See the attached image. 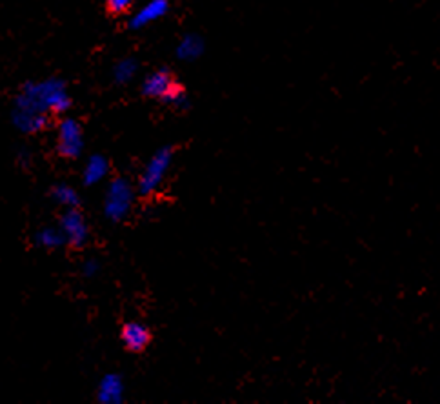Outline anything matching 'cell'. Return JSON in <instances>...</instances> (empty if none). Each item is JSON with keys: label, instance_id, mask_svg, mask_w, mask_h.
I'll return each instance as SVG.
<instances>
[{"label": "cell", "instance_id": "cell-3", "mask_svg": "<svg viewBox=\"0 0 440 404\" xmlns=\"http://www.w3.org/2000/svg\"><path fill=\"white\" fill-rule=\"evenodd\" d=\"M60 230L67 239V244L73 248H81L87 241V224L78 208H67L66 213L60 217Z\"/></svg>", "mask_w": 440, "mask_h": 404}, {"label": "cell", "instance_id": "cell-15", "mask_svg": "<svg viewBox=\"0 0 440 404\" xmlns=\"http://www.w3.org/2000/svg\"><path fill=\"white\" fill-rule=\"evenodd\" d=\"M99 271V262L96 260H87L86 264H84V268H82V275L84 277H95V273Z\"/></svg>", "mask_w": 440, "mask_h": 404}, {"label": "cell", "instance_id": "cell-9", "mask_svg": "<svg viewBox=\"0 0 440 404\" xmlns=\"http://www.w3.org/2000/svg\"><path fill=\"white\" fill-rule=\"evenodd\" d=\"M67 242L66 235L60 228H42L35 233V244L44 250H57Z\"/></svg>", "mask_w": 440, "mask_h": 404}, {"label": "cell", "instance_id": "cell-5", "mask_svg": "<svg viewBox=\"0 0 440 404\" xmlns=\"http://www.w3.org/2000/svg\"><path fill=\"white\" fill-rule=\"evenodd\" d=\"M96 401L102 404H120L124 401V380L119 373H108L102 377L96 390Z\"/></svg>", "mask_w": 440, "mask_h": 404}, {"label": "cell", "instance_id": "cell-6", "mask_svg": "<svg viewBox=\"0 0 440 404\" xmlns=\"http://www.w3.org/2000/svg\"><path fill=\"white\" fill-rule=\"evenodd\" d=\"M120 339L124 342V346L128 348L133 353H139V351L146 350V346L151 341V333L144 324L140 323H128L122 326V332H120Z\"/></svg>", "mask_w": 440, "mask_h": 404}, {"label": "cell", "instance_id": "cell-1", "mask_svg": "<svg viewBox=\"0 0 440 404\" xmlns=\"http://www.w3.org/2000/svg\"><path fill=\"white\" fill-rule=\"evenodd\" d=\"M131 204H133V188H131V184L126 178L111 180L104 199L105 219L111 222L124 221L126 215L130 213Z\"/></svg>", "mask_w": 440, "mask_h": 404}, {"label": "cell", "instance_id": "cell-2", "mask_svg": "<svg viewBox=\"0 0 440 404\" xmlns=\"http://www.w3.org/2000/svg\"><path fill=\"white\" fill-rule=\"evenodd\" d=\"M173 159V149L171 148H160L157 153L149 159L148 166L144 168L142 175L139 178V192L140 195H151L155 190L160 186L164 180V175L168 171L169 164Z\"/></svg>", "mask_w": 440, "mask_h": 404}, {"label": "cell", "instance_id": "cell-8", "mask_svg": "<svg viewBox=\"0 0 440 404\" xmlns=\"http://www.w3.org/2000/svg\"><path fill=\"white\" fill-rule=\"evenodd\" d=\"M108 169H110V162L104 155H91L86 168H84V174H82L84 186H95V184L101 183L102 178L108 175Z\"/></svg>", "mask_w": 440, "mask_h": 404}, {"label": "cell", "instance_id": "cell-11", "mask_svg": "<svg viewBox=\"0 0 440 404\" xmlns=\"http://www.w3.org/2000/svg\"><path fill=\"white\" fill-rule=\"evenodd\" d=\"M164 11H166V2H164V0H157V2H153V4L146 6V8H144V10L140 11L137 17H135L133 22H131V26H133V28L144 26L146 22H149V20H153V19H157V17H160Z\"/></svg>", "mask_w": 440, "mask_h": 404}, {"label": "cell", "instance_id": "cell-12", "mask_svg": "<svg viewBox=\"0 0 440 404\" xmlns=\"http://www.w3.org/2000/svg\"><path fill=\"white\" fill-rule=\"evenodd\" d=\"M201 51H202L201 39H196V37H193V35H189V37H186V39L182 40L180 48H178V55H180L182 58H195L201 55Z\"/></svg>", "mask_w": 440, "mask_h": 404}, {"label": "cell", "instance_id": "cell-10", "mask_svg": "<svg viewBox=\"0 0 440 404\" xmlns=\"http://www.w3.org/2000/svg\"><path fill=\"white\" fill-rule=\"evenodd\" d=\"M51 197L60 204L67 208H78L81 206V197H78L77 190L67 186V184H57L51 190Z\"/></svg>", "mask_w": 440, "mask_h": 404}, {"label": "cell", "instance_id": "cell-7", "mask_svg": "<svg viewBox=\"0 0 440 404\" xmlns=\"http://www.w3.org/2000/svg\"><path fill=\"white\" fill-rule=\"evenodd\" d=\"M177 82H173L171 73L168 69H160V71L149 75L146 81H144L142 92L144 95L148 96H157V99H164L175 87Z\"/></svg>", "mask_w": 440, "mask_h": 404}, {"label": "cell", "instance_id": "cell-4", "mask_svg": "<svg viewBox=\"0 0 440 404\" xmlns=\"http://www.w3.org/2000/svg\"><path fill=\"white\" fill-rule=\"evenodd\" d=\"M84 148L81 126L71 119L62 121L58 128V153L66 159H77Z\"/></svg>", "mask_w": 440, "mask_h": 404}, {"label": "cell", "instance_id": "cell-14", "mask_svg": "<svg viewBox=\"0 0 440 404\" xmlns=\"http://www.w3.org/2000/svg\"><path fill=\"white\" fill-rule=\"evenodd\" d=\"M135 69H137V66H135L133 60H124V62H120L119 66H117V81L119 82H124L128 81V78H131V75L135 73Z\"/></svg>", "mask_w": 440, "mask_h": 404}, {"label": "cell", "instance_id": "cell-13", "mask_svg": "<svg viewBox=\"0 0 440 404\" xmlns=\"http://www.w3.org/2000/svg\"><path fill=\"white\" fill-rule=\"evenodd\" d=\"M133 0H105V10L111 15H122L130 10Z\"/></svg>", "mask_w": 440, "mask_h": 404}]
</instances>
